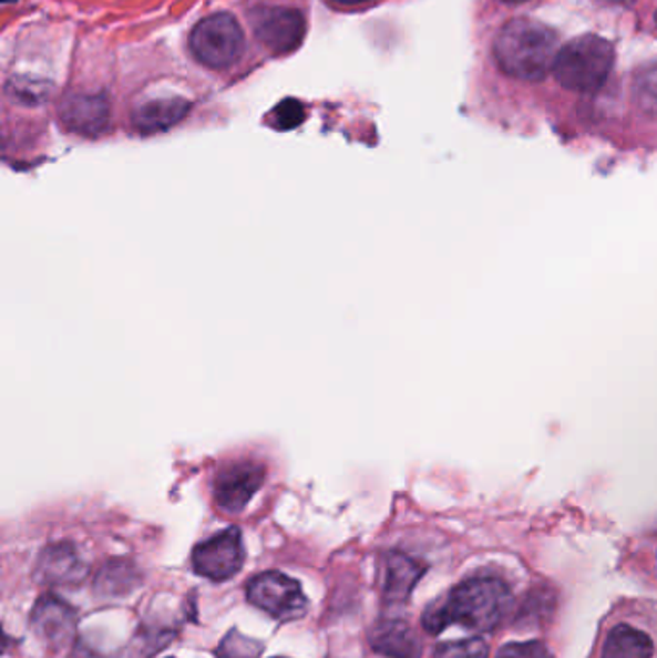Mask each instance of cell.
I'll return each instance as SVG.
<instances>
[{"instance_id":"cell-11","label":"cell","mask_w":657,"mask_h":658,"mask_svg":"<svg viewBox=\"0 0 657 658\" xmlns=\"http://www.w3.org/2000/svg\"><path fill=\"white\" fill-rule=\"evenodd\" d=\"M39 574L47 584L72 587L82 584L89 566L74 543H54L44 547L39 556Z\"/></svg>"},{"instance_id":"cell-6","label":"cell","mask_w":657,"mask_h":658,"mask_svg":"<svg viewBox=\"0 0 657 658\" xmlns=\"http://www.w3.org/2000/svg\"><path fill=\"white\" fill-rule=\"evenodd\" d=\"M193 570L211 582H226L242 570L245 563L244 539L237 527H228L220 534L199 543L192 556Z\"/></svg>"},{"instance_id":"cell-3","label":"cell","mask_w":657,"mask_h":658,"mask_svg":"<svg viewBox=\"0 0 657 658\" xmlns=\"http://www.w3.org/2000/svg\"><path fill=\"white\" fill-rule=\"evenodd\" d=\"M614 44L599 35L576 37L563 44L554 64L555 80L575 93H596L614 68Z\"/></svg>"},{"instance_id":"cell-22","label":"cell","mask_w":657,"mask_h":658,"mask_svg":"<svg viewBox=\"0 0 657 658\" xmlns=\"http://www.w3.org/2000/svg\"><path fill=\"white\" fill-rule=\"evenodd\" d=\"M8 95L14 101L25 104H39L49 95V91L41 83H10L8 85Z\"/></svg>"},{"instance_id":"cell-24","label":"cell","mask_w":657,"mask_h":658,"mask_svg":"<svg viewBox=\"0 0 657 658\" xmlns=\"http://www.w3.org/2000/svg\"><path fill=\"white\" fill-rule=\"evenodd\" d=\"M606 2H612V4H620V7H630V4H635L636 0H606Z\"/></svg>"},{"instance_id":"cell-15","label":"cell","mask_w":657,"mask_h":658,"mask_svg":"<svg viewBox=\"0 0 657 658\" xmlns=\"http://www.w3.org/2000/svg\"><path fill=\"white\" fill-rule=\"evenodd\" d=\"M654 657V641L640 629L620 624L615 626L606 645L602 649V658H651Z\"/></svg>"},{"instance_id":"cell-18","label":"cell","mask_w":657,"mask_h":658,"mask_svg":"<svg viewBox=\"0 0 657 658\" xmlns=\"http://www.w3.org/2000/svg\"><path fill=\"white\" fill-rule=\"evenodd\" d=\"M635 101L643 112L657 116V64L644 68L636 75Z\"/></svg>"},{"instance_id":"cell-23","label":"cell","mask_w":657,"mask_h":658,"mask_svg":"<svg viewBox=\"0 0 657 658\" xmlns=\"http://www.w3.org/2000/svg\"><path fill=\"white\" fill-rule=\"evenodd\" d=\"M338 4H346V7H353V4H362V2H369V0H333Z\"/></svg>"},{"instance_id":"cell-19","label":"cell","mask_w":657,"mask_h":658,"mask_svg":"<svg viewBox=\"0 0 657 658\" xmlns=\"http://www.w3.org/2000/svg\"><path fill=\"white\" fill-rule=\"evenodd\" d=\"M434 658H487V645L481 637L459 639L442 644L434 652Z\"/></svg>"},{"instance_id":"cell-1","label":"cell","mask_w":657,"mask_h":658,"mask_svg":"<svg viewBox=\"0 0 657 658\" xmlns=\"http://www.w3.org/2000/svg\"><path fill=\"white\" fill-rule=\"evenodd\" d=\"M510 587L500 578L476 576L465 579L443 600L432 603L422 615V628L432 636L442 634L451 624L490 631L510 613Z\"/></svg>"},{"instance_id":"cell-20","label":"cell","mask_w":657,"mask_h":658,"mask_svg":"<svg viewBox=\"0 0 657 658\" xmlns=\"http://www.w3.org/2000/svg\"><path fill=\"white\" fill-rule=\"evenodd\" d=\"M270 120H273L274 127H278L281 132L294 130V127H297V125L301 124L305 120L304 104L297 103L294 99L281 101V103L274 109Z\"/></svg>"},{"instance_id":"cell-9","label":"cell","mask_w":657,"mask_h":658,"mask_svg":"<svg viewBox=\"0 0 657 658\" xmlns=\"http://www.w3.org/2000/svg\"><path fill=\"white\" fill-rule=\"evenodd\" d=\"M265 480V470L255 462H234L222 469L215 480V501L222 511H244Z\"/></svg>"},{"instance_id":"cell-17","label":"cell","mask_w":657,"mask_h":658,"mask_svg":"<svg viewBox=\"0 0 657 658\" xmlns=\"http://www.w3.org/2000/svg\"><path fill=\"white\" fill-rule=\"evenodd\" d=\"M263 651L265 645L259 639L244 636L239 629L232 628L216 647L215 655L216 658H260Z\"/></svg>"},{"instance_id":"cell-13","label":"cell","mask_w":657,"mask_h":658,"mask_svg":"<svg viewBox=\"0 0 657 658\" xmlns=\"http://www.w3.org/2000/svg\"><path fill=\"white\" fill-rule=\"evenodd\" d=\"M427 572V564L413 556L392 551L386 555L384 600L388 605H406Z\"/></svg>"},{"instance_id":"cell-5","label":"cell","mask_w":657,"mask_h":658,"mask_svg":"<svg viewBox=\"0 0 657 658\" xmlns=\"http://www.w3.org/2000/svg\"><path fill=\"white\" fill-rule=\"evenodd\" d=\"M247 600L278 621L304 618L309 599L299 582L281 572H263L247 584Z\"/></svg>"},{"instance_id":"cell-12","label":"cell","mask_w":657,"mask_h":658,"mask_svg":"<svg viewBox=\"0 0 657 658\" xmlns=\"http://www.w3.org/2000/svg\"><path fill=\"white\" fill-rule=\"evenodd\" d=\"M370 647L386 658H421L422 645L406 620L382 618L369 634Z\"/></svg>"},{"instance_id":"cell-2","label":"cell","mask_w":657,"mask_h":658,"mask_svg":"<svg viewBox=\"0 0 657 658\" xmlns=\"http://www.w3.org/2000/svg\"><path fill=\"white\" fill-rule=\"evenodd\" d=\"M557 35L546 23L532 18H513L503 25L494 41L497 66L510 78L542 81L554 70Z\"/></svg>"},{"instance_id":"cell-26","label":"cell","mask_w":657,"mask_h":658,"mask_svg":"<svg viewBox=\"0 0 657 658\" xmlns=\"http://www.w3.org/2000/svg\"><path fill=\"white\" fill-rule=\"evenodd\" d=\"M171 658H174V657H171Z\"/></svg>"},{"instance_id":"cell-4","label":"cell","mask_w":657,"mask_h":658,"mask_svg":"<svg viewBox=\"0 0 657 658\" xmlns=\"http://www.w3.org/2000/svg\"><path fill=\"white\" fill-rule=\"evenodd\" d=\"M245 37L242 25L229 14L208 16L193 28L189 51L203 66L224 70L244 52Z\"/></svg>"},{"instance_id":"cell-8","label":"cell","mask_w":657,"mask_h":658,"mask_svg":"<svg viewBox=\"0 0 657 658\" xmlns=\"http://www.w3.org/2000/svg\"><path fill=\"white\" fill-rule=\"evenodd\" d=\"M30 626L39 641L52 651H66L78 639V613L57 595L39 597L31 610Z\"/></svg>"},{"instance_id":"cell-21","label":"cell","mask_w":657,"mask_h":658,"mask_svg":"<svg viewBox=\"0 0 657 658\" xmlns=\"http://www.w3.org/2000/svg\"><path fill=\"white\" fill-rule=\"evenodd\" d=\"M495 658H550V651L542 641H517L505 645Z\"/></svg>"},{"instance_id":"cell-7","label":"cell","mask_w":657,"mask_h":658,"mask_svg":"<svg viewBox=\"0 0 657 658\" xmlns=\"http://www.w3.org/2000/svg\"><path fill=\"white\" fill-rule=\"evenodd\" d=\"M253 33L273 54L296 51L305 37V18L294 8L259 7L251 12Z\"/></svg>"},{"instance_id":"cell-10","label":"cell","mask_w":657,"mask_h":658,"mask_svg":"<svg viewBox=\"0 0 657 658\" xmlns=\"http://www.w3.org/2000/svg\"><path fill=\"white\" fill-rule=\"evenodd\" d=\"M59 116L70 132L83 137H99L111 124V106L103 95L68 93L60 101Z\"/></svg>"},{"instance_id":"cell-16","label":"cell","mask_w":657,"mask_h":658,"mask_svg":"<svg viewBox=\"0 0 657 658\" xmlns=\"http://www.w3.org/2000/svg\"><path fill=\"white\" fill-rule=\"evenodd\" d=\"M140 585V574L126 561H112L104 564L96 576V592L104 597H120L132 593Z\"/></svg>"},{"instance_id":"cell-14","label":"cell","mask_w":657,"mask_h":658,"mask_svg":"<svg viewBox=\"0 0 657 658\" xmlns=\"http://www.w3.org/2000/svg\"><path fill=\"white\" fill-rule=\"evenodd\" d=\"M192 104L187 103L182 96H171V99H155L148 103L141 104L133 112V125L137 132L158 133L171 130L172 125L182 122Z\"/></svg>"},{"instance_id":"cell-25","label":"cell","mask_w":657,"mask_h":658,"mask_svg":"<svg viewBox=\"0 0 657 658\" xmlns=\"http://www.w3.org/2000/svg\"><path fill=\"white\" fill-rule=\"evenodd\" d=\"M505 2H528V0H505Z\"/></svg>"}]
</instances>
